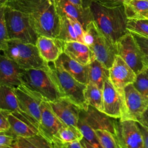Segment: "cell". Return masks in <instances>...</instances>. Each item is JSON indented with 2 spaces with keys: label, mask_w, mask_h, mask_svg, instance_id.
<instances>
[{
  "label": "cell",
  "mask_w": 148,
  "mask_h": 148,
  "mask_svg": "<svg viewBox=\"0 0 148 148\" xmlns=\"http://www.w3.org/2000/svg\"><path fill=\"white\" fill-rule=\"evenodd\" d=\"M28 14L32 27L39 35L56 38L60 32V16L55 0H11Z\"/></svg>",
  "instance_id": "obj_1"
},
{
  "label": "cell",
  "mask_w": 148,
  "mask_h": 148,
  "mask_svg": "<svg viewBox=\"0 0 148 148\" xmlns=\"http://www.w3.org/2000/svg\"><path fill=\"white\" fill-rule=\"evenodd\" d=\"M90 7L97 25L113 43H116L128 32L127 27L128 18L124 5L109 8L94 1L90 3Z\"/></svg>",
  "instance_id": "obj_2"
},
{
  "label": "cell",
  "mask_w": 148,
  "mask_h": 148,
  "mask_svg": "<svg viewBox=\"0 0 148 148\" xmlns=\"http://www.w3.org/2000/svg\"><path fill=\"white\" fill-rule=\"evenodd\" d=\"M3 54L14 61L21 69H49V64L40 56L36 45L9 39L0 46Z\"/></svg>",
  "instance_id": "obj_3"
},
{
  "label": "cell",
  "mask_w": 148,
  "mask_h": 148,
  "mask_svg": "<svg viewBox=\"0 0 148 148\" xmlns=\"http://www.w3.org/2000/svg\"><path fill=\"white\" fill-rule=\"evenodd\" d=\"M5 14L9 39H16L25 43L36 45L38 33L31 25L28 14L18 8L11 0H6Z\"/></svg>",
  "instance_id": "obj_4"
},
{
  "label": "cell",
  "mask_w": 148,
  "mask_h": 148,
  "mask_svg": "<svg viewBox=\"0 0 148 148\" xmlns=\"http://www.w3.org/2000/svg\"><path fill=\"white\" fill-rule=\"evenodd\" d=\"M50 72L62 97L72 101L82 109L88 106L85 97L86 84L80 82L55 62H49Z\"/></svg>",
  "instance_id": "obj_5"
},
{
  "label": "cell",
  "mask_w": 148,
  "mask_h": 148,
  "mask_svg": "<svg viewBox=\"0 0 148 148\" xmlns=\"http://www.w3.org/2000/svg\"><path fill=\"white\" fill-rule=\"evenodd\" d=\"M22 84L39 93L45 99L53 101L62 97L49 69H30L23 70L20 75Z\"/></svg>",
  "instance_id": "obj_6"
},
{
  "label": "cell",
  "mask_w": 148,
  "mask_h": 148,
  "mask_svg": "<svg viewBox=\"0 0 148 148\" xmlns=\"http://www.w3.org/2000/svg\"><path fill=\"white\" fill-rule=\"evenodd\" d=\"M116 44L117 54L132 69L136 75L147 67L143 54L129 31L121 37Z\"/></svg>",
  "instance_id": "obj_7"
},
{
  "label": "cell",
  "mask_w": 148,
  "mask_h": 148,
  "mask_svg": "<svg viewBox=\"0 0 148 148\" xmlns=\"http://www.w3.org/2000/svg\"><path fill=\"white\" fill-rule=\"evenodd\" d=\"M115 130L120 148H144L142 136L136 121L116 119Z\"/></svg>",
  "instance_id": "obj_8"
},
{
  "label": "cell",
  "mask_w": 148,
  "mask_h": 148,
  "mask_svg": "<svg viewBox=\"0 0 148 148\" xmlns=\"http://www.w3.org/2000/svg\"><path fill=\"white\" fill-rule=\"evenodd\" d=\"M13 90L21 110L39 126L41 119L40 104L45 99L39 93L31 90L24 84L13 88Z\"/></svg>",
  "instance_id": "obj_9"
},
{
  "label": "cell",
  "mask_w": 148,
  "mask_h": 148,
  "mask_svg": "<svg viewBox=\"0 0 148 148\" xmlns=\"http://www.w3.org/2000/svg\"><path fill=\"white\" fill-rule=\"evenodd\" d=\"M124 110L120 120H138L148 106V97L139 92L133 84L127 85L124 90Z\"/></svg>",
  "instance_id": "obj_10"
},
{
  "label": "cell",
  "mask_w": 148,
  "mask_h": 148,
  "mask_svg": "<svg viewBox=\"0 0 148 148\" xmlns=\"http://www.w3.org/2000/svg\"><path fill=\"white\" fill-rule=\"evenodd\" d=\"M89 48L92 50L97 60L109 69L112 66L115 56L117 54L116 44L106 38L96 23L93 42Z\"/></svg>",
  "instance_id": "obj_11"
},
{
  "label": "cell",
  "mask_w": 148,
  "mask_h": 148,
  "mask_svg": "<svg viewBox=\"0 0 148 148\" xmlns=\"http://www.w3.org/2000/svg\"><path fill=\"white\" fill-rule=\"evenodd\" d=\"M136 77V75L132 69L117 54L112 66L109 68V80L123 99L124 88L133 83Z\"/></svg>",
  "instance_id": "obj_12"
},
{
  "label": "cell",
  "mask_w": 148,
  "mask_h": 148,
  "mask_svg": "<svg viewBox=\"0 0 148 148\" xmlns=\"http://www.w3.org/2000/svg\"><path fill=\"white\" fill-rule=\"evenodd\" d=\"M103 112L115 119H121L124 114V101L113 84L106 80L103 87Z\"/></svg>",
  "instance_id": "obj_13"
},
{
  "label": "cell",
  "mask_w": 148,
  "mask_h": 148,
  "mask_svg": "<svg viewBox=\"0 0 148 148\" xmlns=\"http://www.w3.org/2000/svg\"><path fill=\"white\" fill-rule=\"evenodd\" d=\"M40 110L41 119L39 126V132L52 143L54 135L65 124L54 112L48 101L45 99L42 101L40 104Z\"/></svg>",
  "instance_id": "obj_14"
},
{
  "label": "cell",
  "mask_w": 148,
  "mask_h": 148,
  "mask_svg": "<svg viewBox=\"0 0 148 148\" xmlns=\"http://www.w3.org/2000/svg\"><path fill=\"white\" fill-rule=\"evenodd\" d=\"M60 16H66L79 21L84 30L94 20L90 7H84L73 3L69 0H55Z\"/></svg>",
  "instance_id": "obj_15"
},
{
  "label": "cell",
  "mask_w": 148,
  "mask_h": 148,
  "mask_svg": "<svg viewBox=\"0 0 148 148\" xmlns=\"http://www.w3.org/2000/svg\"><path fill=\"white\" fill-rule=\"evenodd\" d=\"M10 128L7 132L14 136L28 137L40 133L39 126L24 112H10L8 115Z\"/></svg>",
  "instance_id": "obj_16"
},
{
  "label": "cell",
  "mask_w": 148,
  "mask_h": 148,
  "mask_svg": "<svg viewBox=\"0 0 148 148\" xmlns=\"http://www.w3.org/2000/svg\"><path fill=\"white\" fill-rule=\"evenodd\" d=\"M79 117L82 119L94 130L98 129L106 130L111 132L116 136V119L99 111L92 106L88 105L87 110L81 109Z\"/></svg>",
  "instance_id": "obj_17"
},
{
  "label": "cell",
  "mask_w": 148,
  "mask_h": 148,
  "mask_svg": "<svg viewBox=\"0 0 148 148\" xmlns=\"http://www.w3.org/2000/svg\"><path fill=\"white\" fill-rule=\"evenodd\" d=\"M49 102L54 112L65 125L77 127L80 107L64 97Z\"/></svg>",
  "instance_id": "obj_18"
},
{
  "label": "cell",
  "mask_w": 148,
  "mask_h": 148,
  "mask_svg": "<svg viewBox=\"0 0 148 148\" xmlns=\"http://www.w3.org/2000/svg\"><path fill=\"white\" fill-rule=\"evenodd\" d=\"M24 69L3 54L0 57V84L15 88L22 84L20 75Z\"/></svg>",
  "instance_id": "obj_19"
},
{
  "label": "cell",
  "mask_w": 148,
  "mask_h": 148,
  "mask_svg": "<svg viewBox=\"0 0 148 148\" xmlns=\"http://www.w3.org/2000/svg\"><path fill=\"white\" fill-rule=\"evenodd\" d=\"M36 45L40 56L48 63L56 61L64 52V41L57 38L39 35Z\"/></svg>",
  "instance_id": "obj_20"
},
{
  "label": "cell",
  "mask_w": 148,
  "mask_h": 148,
  "mask_svg": "<svg viewBox=\"0 0 148 148\" xmlns=\"http://www.w3.org/2000/svg\"><path fill=\"white\" fill-rule=\"evenodd\" d=\"M84 29L77 20L66 16H60V32L57 38L63 41H78L83 43Z\"/></svg>",
  "instance_id": "obj_21"
},
{
  "label": "cell",
  "mask_w": 148,
  "mask_h": 148,
  "mask_svg": "<svg viewBox=\"0 0 148 148\" xmlns=\"http://www.w3.org/2000/svg\"><path fill=\"white\" fill-rule=\"evenodd\" d=\"M64 53L78 62L87 65L95 57L88 46L78 41H64Z\"/></svg>",
  "instance_id": "obj_22"
},
{
  "label": "cell",
  "mask_w": 148,
  "mask_h": 148,
  "mask_svg": "<svg viewBox=\"0 0 148 148\" xmlns=\"http://www.w3.org/2000/svg\"><path fill=\"white\" fill-rule=\"evenodd\" d=\"M54 62L60 65L77 80L86 84L88 83V65H84L78 62L64 52Z\"/></svg>",
  "instance_id": "obj_23"
},
{
  "label": "cell",
  "mask_w": 148,
  "mask_h": 148,
  "mask_svg": "<svg viewBox=\"0 0 148 148\" xmlns=\"http://www.w3.org/2000/svg\"><path fill=\"white\" fill-rule=\"evenodd\" d=\"M123 5L128 20L148 19V0H126Z\"/></svg>",
  "instance_id": "obj_24"
},
{
  "label": "cell",
  "mask_w": 148,
  "mask_h": 148,
  "mask_svg": "<svg viewBox=\"0 0 148 148\" xmlns=\"http://www.w3.org/2000/svg\"><path fill=\"white\" fill-rule=\"evenodd\" d=\"M88 65V83L94 84L103 89L105 82L109 79V69L97 59Z\"/></svg>",
  "instance_id": "obj_25"
},
{
  "label": "cell",
  "mask_w": 148,
  "mask_h": 148,
  "mask_svg": "<svg viewBox=\"0 0 148 148\" xmlns=\"http://www.w3.org/2000/svg\"><path fill=\"white\" fill-rule=\"evenodd\" d=\"M53 147L52 143L40 133L28 136H16L12 148H46Z\"/></svg>",
  "instance_id": "obj_26"
},
{
  "label": "cell",
  "mask_w": 148,
  "mask_h": 148,
  "mask_svg": "<svg viewBox=\"0 0 148 148\" xmlns=\"http://www.w3.org/2000/svg\"><path fill=\"white\" fill-rule=\"evenodd\" d=\"M0 108L12 112H24L19 106L13 88L3 84H0Z\"/></svg>",
  "instance_id": "obj_27"
},
{
  "label": "cell",
  "mask_w": 148,
  "mask_h": 148,
  "mask_svg": "<svg viewBox=\"0 0 148 148\" xmlns=\"http://www.w3.org/2000/svg\"><path fill=\"white\" fill-rule=\"evenodd\" d=\"M84 97L88 105L103 112V91L97 86L88 83L84 91Z\"/></svg>",
  "instance_id": "obj_28"
},
{
  "label": "cell",
  "mask_w": 148,
  "mask_h": 148,
  "mask_svg": "<svg viewBox=\"0 0 148 148\" xmlns=\"http://www.w3.org/2000/svg\"><path fill=\"white\" fill-rule=\"evenodd\" d=\"M83 135L78 127L73 125H65L61 127L54 135L53 142H67L74 140H80Z\"/></svg>",
  "instance_id": "obj_29"
},
{
  "label": "cell",
  "mask_w": 148,
  "mask_h": 148,
  "mask_svg": "<svg viewBox=\"0 0 148 148\" xmlns=\"http://www.w3.org/2000/svg\"><path fill=\"white\" fill-rule=\"evenodd\" d=\"M95 132L99 144L102 148H120L115 135L111 132L98 129L95 130Z\"/></svg>",
  "instance_id": "obj_30"
},
{
  "label": "cell",
  "mask_w": 148,
  "mask_h": 148,
  "mask_svg": "<svg viewBox=\"0 0 148 148\" xmlns=\"http://www.w3.org/2000/svg\"><path fill=\"white\" fill-rule=\"evenodd\" d=\"M77 127L82 132L83 135V138L90 142L93 147H101L95 134V130L80 117L77 123Z\"/></svg>",
  "instance_id": "obj_31"
},
{
  "label": "cell",
  "mask_w": 148,
  "mask_h": 148,
  "mask_svg": "<svg viewBox=\"0 0 148 148\" xmlns=\"http://www.w3.org/2000/svg\"><path fill=\"white\" fill-rule=\"evenodd\" d=\"M127 27V29L130 32H133L148 38V19H128Z\"/></svg>",
  "instance_id": "obj_32"
},
{
  "label": "cell",
  "mask_w": 148,
  "mask_h": 148,
  "mask_svg": "<svg viewBox=\"0 0 148 148\" xmlns=\"http://www.w3.org/2000/svg\"><path fill=\"white\" fill-rule=\"evenodd\" d=\"M132 84L139 92L148 97V66L136 75L135 80Z\"/></svg>",
  "instance_id": "obj_33"
},
{
  "label": "cell",
  "mask_w": 148,
  "mask_h": 148,
  "mask_svg": "<svg viewBox=\"0 0 148 148\" xmlns=\"http://www.w3.org/2000/svg\"><path fill=\"white\" fill-rule=\"evenodd\" d=\"M9 39L5 14V5L0 4V46Z\"/></svg>",
  "instance_id": "obj_34"
},
{
  "label": "cell",
  "mask_w": 148,
  "mask_h": 148,
  "mask_svg": "<svg viewBox=\"0 0 148 148\" xmlns=\"http://www.w3.org/2000/svg\"><path fill=\"white\" fill-rule=\"evenodd\" d=\"M130 32L140 47L144 56L146 65L148 66V38L133 32Z\"/></svg>",
  "instance_id": "obj_35"
},
{
  "label": "cell",
  "mask_w": 148,
  "mask_h": 148,
  "mask_svg": "<svg viewBox=\"0 0 148 148\" xmlns=\"http://www.w3.org/2000/svg\"><path fill=\"white\" fill-rule=\"evenodd\" d=\"M11 110L0 109V132H5L9 130L10 123L8 119V115Z\"/></svg>",
  "instance_id": "obj_36"
},
{
  "label": "cell",
  "mask_w": 148,
  "mask_h": 148,
  "mask_svg": "<svg viewBox=\"0 0 148 148\" xmlns=\"http://www.w3.org/2000/svg\"><path fill=\"white\" fill-rule=\"evenodd\" d=\"M15 138L7 132H0V148H12Z\"/></svg>",
  "instance_id": "obj_37"
},
{
  "label": "cell",
  "mask_w": 148,
  "mask_h": 148,
  "mask_svg": "<svg viewBox=\"0 0 148 148\" xmlns=\"http://www.w3.org/2000/svg\"><path fill=\"white\" fill-rule=\"evenodd\" d=\"M53 145V147L56 148H83L80 140H74L67 142H54Z\"/></svg>",
  "instance_id": "obj_38"
},
{
  "label": "cell",
  "mask_w": 148,
  "mask_h": 148,
  "mask_svg": "<svg viewBox=\"0 0 148 148\" xmlns=\"http://www.w3.org/2000/svg\"><path fill=\"white\" fill-rule=\"evenodd\" d=\"M126 0H96L100 4L109 8L117 7L123 5L124 2Z\"/></svg>",
  "instance_id": "obj_39"
},
{
  "label": "cell",
  "mask_w": 148,
  "mask_h": 148,
  "mask_svg": "<svg viewBox=\"0 0 148 148\" xmlns=\"http://www.w3.org/2000/svg\"><path fill=\"white\" fill-rule=\"evenodd\" d=\"M136 122L142 136L144 148H148V128L142 125L140 123Z\"/></svg>",
  "instance_id": "obj_40"
},
{
  "label": "cell",
  "mask_w": 148,
  "mask_h": 148,
  "mask_svg": "<svg viewBox=\"0 0 148 148\" xmlns=\"http://www.w3.org/2000/svg\"><path fill=\"white\" fill-rule=\"evenodd\" d=\"M138 122L148 128V106L142 114Z\"/></svg>",
  "instance_id": "obj_41"
},
{
  "label": "cell",
  "mask_w": 148,
  "mask_h": 148,
  "mask_svg": "<svg viewBox=\"0 0 148 148\" xmlns=\"http://www.w3.org/2000/svg\"><path fill=\"white\" fill-rule=\"evenodd\" d=\"M94 1H96V0H83L82 5L84 7H88L90 6V3Z\"/></svg>",
  "instance_id": "obj_42"
},
{
  "label": "cell",
  "mask_w": 148,
  "mask_h": 148,
  "mask_svg": "<svg viewBox=\"0 0 148 148\" xmlns=\"http://www.w3.org/2000/svg\"><path fill=\"white\" fill-rule=\"evenodd\" d=\"M69 1H71V2H72L74 3H76V4H77V5H82L83 0H69Z\"/></svg>",
  "instance_id": "obj_43"
}]
</instances>
